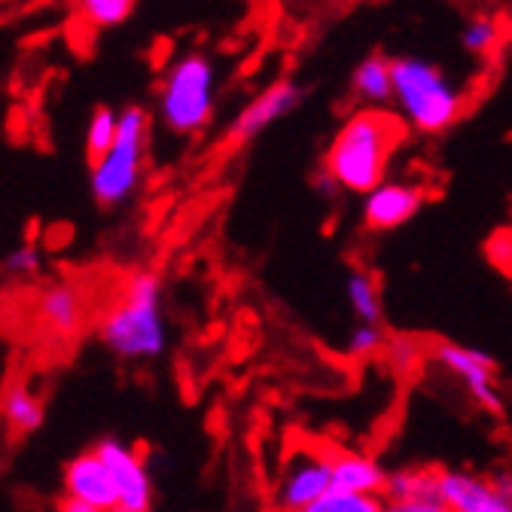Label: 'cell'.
<instances>
[{
    "label": "cell",
    "instance_id": "4",
    "mask_svg": "<svg viewBox=\"0 0 512 512\" xmlns=\"http://www.w3.org/2000/svg\"><path fill=\"white\" fill-rule=\"evenodd\" d=\"M217 68L208 52H183L168 64L159 89V116L171 135H199L214 116Z\"/></svg>",
    "mask_w": 512,
    "mask_h": 512
},
{
    "label": "cell",
    "instance_id": "15",
    "mask_svg": "<svg viewBox=\"0 0 512 512\" xmlns=\"http://www.w3.org/2000/svg\"><path fill=\"white\" fill-rule=\"evenodd\" d=\"M40 320L58 336L77 333L83 320V299L74 284H49L40 296Z\"/></svg>",
    "mask_w": 512,
    "mask_h": 512
},
{
    "label": "cell",
    "instance_id": "27",
    "mask_svg": "<svg viewBox=\"0 0 512 512\" xmlns=\"http://www.w3.org/2000/svg\"><path fill=\"white\" fill-rule=\"evenodd\" d=\"M381 512H452L442 497H409V500H384Z\"/></svg>",
    "mask_w": 512,
    "mask_h": 512
},
{
    "label": "cell",
    "instance_id": "6",
    "mask_svg": "<svg viewBox=\"0 0 512 512\" xmlns=\"http://www.w3.org/2000/svg\"><path fill=\"white\" fill-rule=\"evenodd\" d=\"M333 488V467H330V448L305 442L296 445L287 455L278 485H275V506L281 512H299L317 497H324Z\"/></svg>",
    "mask_w": 512,
    "mask_h": 512
},
{
    "label": "cell",
    "instance_id": "11",
    "mask_svg": "<svg viewBox=\"0 0 512 512\" xmlns=\"http://www.w3.org/2000/svg\"><path fill=\"white\" fill-rule=\"evenodd\" d=\"M439 497L452 512H512V494L470 470H439Z\"/></svg>",
    "mask_w": 512,
    "mask_h": 512
},
{
    "label": "cell",
    "instance_id": "19",
    "mask_svg": "<svg viewBox=\"0 0 512 512\" xmlns=\"http://www.w3.org/2000/svg\"><path fill=\"white\" fill-rule=\"evenodd\" d=\"M384 497L378 494H354L342 488H330L324 497H317L299 512H381Z\"/></svg>",
    "mask_w": 512,
    "mask_h": 512
},
{
    "label": "cell",
    "instance_id": "30",
    "mask_svg": "<svg viewBox=\"0 0 512 512\" xmlns=\"http://www.w3.org/2000/svg\"><path fill=\"white\" fill-rule=\"evenodd\" d=\"M104 512H150V509H132V506H122V503H116V506H110V509H104Z\"/></svg>",
    "mask_w": 512,
    "mask_h": 512
},
{
    "label": "cell",
    "instance_id": "3",
    "mask_svg": "<svg viewBox=\"0 0 512 512\" xmlns=\"http://www.w3.org/2000/svg\"><path fill=\"white\" fill-rule=\"evenodd\" d=\"M101 342L122 360H156L168 348L162 278L150 269L128 275L125 299L101 320Z\"/></svg>",
    "mask_w": 512,
    "mask_h": 512
},
{
    "label": "cell",
    "instance_id": "25",
    "mask_svg": "<svg viewBox=\"0 0 512 512\" xmlns=\"http://www.w3.org/2000/svg\"><path fill=\"white\" fill-rule=\"evenodd\" d=\"M0 266H4L7 275H40L43 272V253H40L37 244L25 241V244L13 247Z\"/></svg>",
    "mask_w": 512,
    "mask_h": 512
},
{
    "label": "cell",
    "instance_id": "20",
    "mask_svg": "<svg viewBox=\"0 0 512 512\" xmlns=\"http://www.w3.org/2000/svg\"><path fill=\"white\" fill-rule=\"evenodd\" d=\"M135 4L138 0H77V10L92 28L107 31V28H116L132 16Z\"/></svg>",
    "mask_w": 512,
    "mask_h": 512
},
{
    "label": "cell",
    "instance_id": "10",
    "mask_svg": "<svg viewBox=\"0 0 512 512\" xmlns=\"http://www.w3.org/2000/svg\"><path fill=\"white\" fill-rule=\"evenodd\" d=\"M424 205V189L384 177L363 196V226L372 232H391L406 226Z\"/></svg>",
    "mask_w": 512,
    "mask_h": 512
},
{
    "label": "cell",
    "instance_id": "24",
    "mask_svg": "<svg viewBox=\"0 0 512 512\" xmlns=\"http://www.w3.org/2000/svg\"><path fill=\"white\" fill-rule=\"evenodd\" d=\"M384 354H388L391 366L400 369V372H412V369H418L421 360H424L421 342H415V339H409V336H394V339H388V342H384Z\"/></svg>",
    "mask_w": 512,
    "mask_h": 512
},
{
    "label": "cell",
    "instance_id": "23",
    "mask_svg": "<svg viewBox=\"0 0 512 512\" xmlns=\"http://www.w3.org/2000/svg\"><path fill=\"white\" fill-rule=\"evenodd\" d=\"M384 342H388V333L381 330V324H360L357 320V327L345 339V354L354 360H366L384 351Z\"/></svg>",
    "mask_w": 512,
    "mask_h": 512
},
{
    "label": "cell",
    "instance_id": "12",
    "mask_svg": "<svg viewBox=\"0 0 512 512\" xmlns=\"http://www.w3.org/2000/svg\"><path fill=\"white\" fill-rule=\"evenodd\" d=\"M64 497L83 500L89 506H98L101 512L116 506V485L107 470V464L98 458V452H83L77 455L68 467H64Z\"/></svg>",
    "mask_w": 512,
    "mask_h": 512
},
{
    "label": "cell",
    "instance_id": "26",
    "mask_svg": "<svg viewBox=\"0 0 512 512\" xmlns=\"http://www.w3.org/2000/svg\"><path fill=\"white\" fill-rule=\"evenodd\" d=\"M488 260L503 272V275H509L512 278V226H506V229H497L491 238H488Z\"/></svg>",
    "mask_w": 512,
    "mask_h": 512
},
{
    "label": "cell",
    "instance_id": "14",
    "mask_svg": "<svg viewBox=\"0 0 512 512\" xmlns=\"http://www.w3.org/2000/svg\"><path fill=\"white\" fill-rule=\"evenodd\" d=\"M351 92L363 107H388V104H394L391 58L384 52L366 55L351 74Z\"/></svg>",
    "mask_w": 512,
    "mask_h": 512
},
{
    "label": "cell",
    "instance_id": "22",
    "mask_svg": "<svg viewBox=\"0 0 512 512\" xmlns=\"http://www.w3.org/2000/svg\"><path fill=\"white\" fill-rule=\"evenodd\" d=\"M116 125H119V113L113 107H107V104L95 107V113L89 119V132H86V150H89L92 162L110 150V144L116 138Z\"/></svg>",
    "mask_w": 512,
    "mask_h": 512
},
{
    "label": "cell",
    "instance_id": "7",
    "mask_svg": "<svg viewBox=\"0 0 512 512\" xmlns=\"http://www.w3.org/2000/svg\"><path fill=\"white\" fill-rule=\"evenodd\" d=\"M430 357L439 363L442 372H448L461 384L464 394L482 412H491V415L503 412V397H500L497 378H494V360L485 351H476V348H467L458 342H436L430 348Z\"/></svg>",
    "mask_w": 512,
    "mask_h": 512
},
{
    "label": "cell",
    "instance_id": "13",
    "mask_svg": "<svg viewBox=\"0 0 512 512\" xmlns=\"http://www.w3.org/2000/svg\"><path fill=\"white\" fill-rule=\"evenodd\" d=\"M333 467V488L354 491V494H384L388 485V470H384L366 452H348V448H330Z\"/></svg>",
    "mask_w": 512,
    "mask_h": 512
},
{
    "label": "cell",
    "instance_id": "18",
    "mask_svg": "<svg viewBox=\"0 0 512 512\" xmlns=\"http://www.w3.org/2000/svg\"><path fill=\"white\" fill-rule=\"evenodd\" d=\"M384 500H409V497H439V470L433 467H403L388 473Z\"/></svg>",
    "mask_w": 512,
    "mask_h": 512
},
{
    "label": "cell",
    "instance_id": "1",
    "mask_svg": "<svg viewBox=\"0 0 512 512\" xmlns=\"http://www.w3.org/2000/svg\"><path fill=\"white\" fill-rule=\"evenodd\" d=\"M409 125L397 110L388 107H357L342 119L324 153V168L348 192H366L388 177L391 159L406 141Z\"/></svg>",
    "mask_w": 512,
    "mask_h": 512
},
{
    "label": "cell",
    "instance_id": "28",
    "mask_svg": "<svg viewBox=\"0 0 512 512\" xmlns=\"http://www.w3.org/2000/svg\"><path fill=\"white\" fill-rule=\"evenodd\" d=\"M314 183H317V189H320V192H324V196H327V199H336V196H339V192H342V183H339V180H336V177H333V174H330L327 168H324V171H320V174H317V180H314Z\"/></svg>",
    "mask_w": 512,
    "mask_h": 512
},
{
    "label": "cell",
    "instance_id": "16",
    "mask_svg": "<svg viewBox=\"0 0 512 512\" xmlns=\"http://www.w3.org/2000/svg\"><path fill=\"white\" fill-rule=\"evenodd\" d=\"M0 415H4V424L13 433H34L43 424V403L28 384L19 381V384H10L4 400H0Z\"/></svg>",
    "mask_w": 512,
    "mask_h": 512
},
{
    "label": "cell",
    "instance_id": "8",
    "mask_svg": "<svg viewBox=\"0 0 512 512\" xmlns=\"http://www.w3.org/2000/svg\"><path fill=\"white\" fill-rule=\"evenodd\" d=\"M302 98H305V92L296 80H275L256 98H250L247 107L238 110V116L226 128V141L235 147L256 141L263 132H269L275 122L290 116L302 104Z\"/></svg>",
    "mask_w": 512,
    "mask_h": 512
},
{
    "label": "cell",
    "instance_id": "21",
    "mask_svg": "<svg viewBox=\"0 0 512 512\" xmlns=\"http://www.w3.org/2000/svg\"><path fill=\"white\" fill-rule=\"evenodd\" d=\"M500 37H503V28L494 16L488 13H479L473 16L467 25H464V34H461V43L470 55H491L497 46H500Z\"/></svg>",
    "mask_w": 512,
    "mask_h": 512
},
{
    "label": "cell",
    "instance_id": "9",
    "mask_svg": "<svg viewBox=\"0 0 512 512\" xmlns=\"http://www.w3.org/2000/svg\"><path fill=\"white\" fill-rule=\"evenodd\" d=\"M95 452L113 476L119 503L132 506V509H150L153 482H150V470H147L138 448H132L122 439H104L95 445Z\"/></svg>",
    "mask_w": 512,
    "mask_h": 512
},
{
    "label": "cell",
    "instance_id": "17",
    "mask_svg": "<svg viewBox=\"0 0 512 512\" xmlns=\"http://www.w3.org/2000/svg\"><path fill=\"white\" fill-rule=\"evenodd\" d=\"M345 296L360 324H381L384 320V305H381V290L372 272L366 269H351L345 278Z\"/></svg>",
    "mask_w": 512,
    "mask_h": 512
},
{
    "label": "cell",
    "instance_id": "2",
    "mask_svg": "<svg viewBox=\"0 0 512 512\" xmlns=\"http://www.w3.org/2000/svg\"><path fill=\"white\" fill-rule=\"evenodd\" d=\"M394 107L403 122L418 135L448 132L467 110V95L439 64L421 55L391 58Z\"/></svg>",
    "mask_w": 512,
    "mask_h": 512
},
{
    "label": "cell",
    "instance_id": "29",
    "mask_svg": "<svg viewBox=\"0 0 512 512\" xmlns=\"http://www.w3.org/2000/svg\"><path fill=\"white\" fill-rule=\"evenodd\" d=\"M58 512H101V509L98 506H89L83 500H74V497H64L61 506H58Z\"/></svg>",
    "mask_w": 512,
    "mask_h": 512
},
{
    "label": "cell",
    "instance_id": "5",
    "mask_svg": "<svg viewBox=\"0 0 512 512\" xmlns=\"http://www.w3.org/2000/svg\"><path fill=\"white\" fill-rule=\"evenodd\" d=\"M150 144V116L144 107L132 104L119 113L116 138L110 150L92 162V196L104 208H116L132 199L141 183L144 153Z\"/></svg>",
    "mask_w": 512,
    "mask_h": 512
}]
</instances>
